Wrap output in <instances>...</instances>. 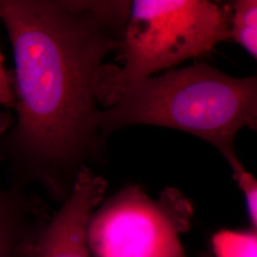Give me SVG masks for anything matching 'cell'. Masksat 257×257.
I'll return each instance as SVG.
<instances>
[{
    "instance_id": "6da1fadb",
    "label": "cell",
    "mask_w": 257,
    "mask_h": 257,
    "mask_svg": "<svg viewBox=\"0 0 257 257\" xmlns=\"http://www.w3.org/2000/svg\"><path fill=\"white\" fill-rule=\"evenodd\" d=\"M131 1L0 0L14 55L16 119L0 138L10 185L41 186L65 202L85 168L100 163L96 80L120 50Z\"/></svg>"
},
{
    "instance_id": "7a4b0ae2",
    "label": "cell",
    "mask_w": 257,
    "mask_h": 257,
    "mask_svg": "<svg viewBox=\"0 0 257 257\" xmlns=\"http://www.w3.org/2000/svg\"><path fill=\"white\" fill-rule=\"evenodd\" d=\"M96 124L105 141L128 126L182 131L218 150L234 172L244 167L234 148L237 134L256 130V76L233 77L207 64L172 69L131 83L98 111Z\"/></svg>"
},
{
    "instance_id": "3957f363",
    "label": "cell",
    "mask_w": 257,
    "mask_h": 257,
    "mask_svg": "<svg viewBox=\"0 0 257 257\" xmlns=\"http://www.w3.org/2000/svg\"><path fill=\"white\" fill-rule=\"evenodd\" d=\"M230 4L207 0L131 1L122 44L123 66L103 65L98 104L110 106L131 83L191 58L230 38Z\"/></svg>"
},
{
    "instance_id": "277c9868",
    "label": "cell",
    "mask_w": 257,
    "mask_h": 257,
    "mask_svg": "<svg viewBox=\"0 0 257 257\" xmlns=\"http://www.w3.org/2000/svg\"><path fill=\"white\" fill-rule=\"evenodd\" d=\"M193 202L177 188L157 199L128 185L92 211L87 239L92 257H188L180 235L191 229Z\"/></svg>"
},
{
    "instance_id": "5b68a950",
    "label": "cell",
    "mask_w": 257,
    "mask_h": 257,
    "mask_svg": "<svg viewBox=\"0 0 257 257\" xmlns=\"http://www.w3.org/2000/svg\"><path fill=\"white\" fill-rule=\"evenodd\" d=\"M108 182L85 168L60 209L52 213L32 244L29 257H92L87 239L90 216L101 203Z\"/></svg>"
},
{
    "instance_id": "8992f818",
    "label": "cell",
    "mask_w": 257,
    "mask_h": 257,
    "mask_svg": "<svg viewBox=\"0 0 257 257\" xmlns=\"http://www.w3.org/2000/svg\"><path fill=\"white\" fill-rule=\"evenodd\" d=\"M51 215L46 203L28 189L0 184V257H29Z\"/></svg>"
},
{
    "instance_id": "52a82bcc",
    "label": "cell",
    "mask_w": 257,
    "mask_h": 257,
    "mask_svg": "<svg viewBox=\"0 0 257 257\" xmlns=\"http://www.w3.org/2000/svg\"><path fill=\"white\" fill-rule=\"evenodd\" d=\"M230 38L256 59L257 1L236 0L230 3Z\"/></svg>"
},
{
    "instance_id": "ba28073f",
    "label": "cell",
    "mask_w": 257,
    "mask_h": 257,
    "mask_svg": "<svg viewBox=\"0 0 257 257\" xmlns=\"http://www.w3.org/2000/svg\"><path fill=\"white\" fill-rule=\"evenodd\" d=\"M213 257H257L256 230H222L212 236Z\"/></svg>"
},
{
    "instance_id": "9c48e42d",
    "label": "cell",
    "mask_w": 257,
    "mask_h": 257,
    "mask_svg": "<svg viewBox=\"0 0 257 257\" xmlns=\"http://www.w3.org/2000/svg\"><path fill=\"white\" fill-rule=\"evenodd\" d=\"M233 178L245 197L248 219L252 230L257 229V181L243 167L233 172Z\"/></svg>"
},
{
    "instance_id": "30bf717a",
    "label": "cell",
    "mask_w": 257,
    "mask_h": 257,
    "mask_svg": "<svg viewBox=\"0 0 257 257\" xmlns=\"http://www.w3.org/2000/svg\"><path fill=\"white\" fill-rule=\"evenodd\" d=\"M14 106V97L11 87L9 72L4 66V56L0 49V107L10 110Z\"/></svg>"
},
{
    "instance_id": "8fae6325",
    "label": "cell",
    "mask_w": 257,
    "mask_h": 257,
    "mask_svg": "<svg viewBox=\"0 0 257 257\" xmlns=\"http://www.w3.org/2000/svg\"><path fill=\"white\" fill-rule=\"evenodd\" d=\"M14 118L9 110H0V138L9 130L13 124ZM0 162H1V156H0Z\"/></svg>"
},
{
    "instance_id": "7c38bea8",
    "label": "cell",
    "mask_w": 257,
    "mask_h": 257,
    "mask_svg": "<svg viewBox=\"0 0 257 257\" xmlns=\"http://www.w3.org/2000/svg\"><path fill=\"white\" fill-rule=\"evenodd\" d=\"M200 257H213V255H212V253H211V250L208 249V250L202 252V253L200 254Z\"/></svg>"
}]
</instances>
